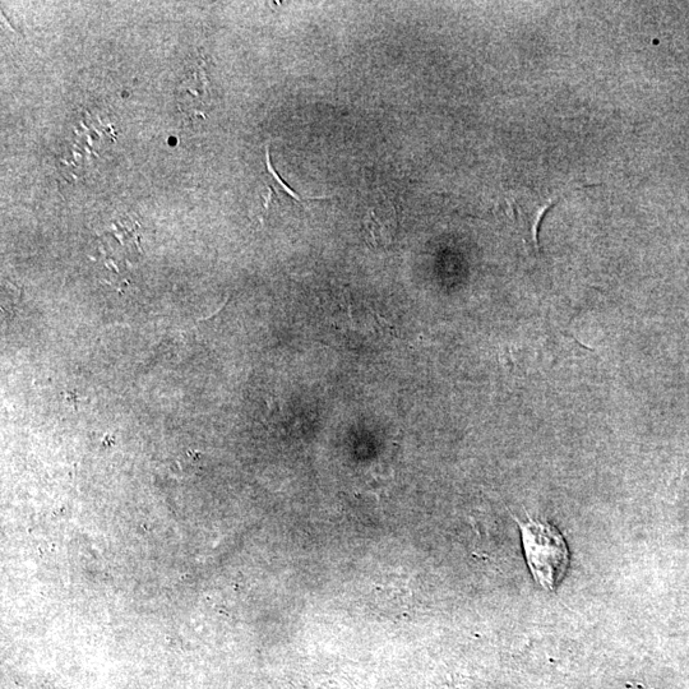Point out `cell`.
<instances>
[{"label": "cell", "instance_id": "obj_6", "mask_svg": "<svg viewBox=\"0 0 689 689\" xmlns=\"http://www.w3.org/2000/svg\"><path fill=\"white\" fill-rule=\"evenodd\" d=\"M345 299H346V307H348V316L351 322V325L355 328V318L353 316V304H351V298L349 291H345Z\"/></svg>", "mask_w": 689, "mask_h": 689}, {"label": "cell", "instance_id": "obj_7", "mask_svg": "<svg viewBox=\"0 0 689 689\" xmlns=\"http://www.w3.org/2000/svg\"><path fill=\"white\" fill-rule=\"evenodd\" d=\"M66 400L68 402H71L72 405H76L78 397H77L76 393H67Z\"/></svg>", "mask_w": 689, "mask_h": 689}, {"label": "cell", "instance_id": "obj_4", "mask_svg": "<svg viewBox=\"0 0 689 689\" xmlns=\"http://www.w3.org/2000/svg\"><path fill=\"white\" fill-rule=\"evenodd\" d=\"M371 311L373 318H376L377 325L381 327V330L385 332L386 335H390L392 337L399 336L397 335V330L393 323L387 321L386 318H383L381 314H379L377 311H374V309H371Z\"/></svg>", "mask_w": 689, "mask_h": 689}, {"label": "cell", "instance_id": "obj_1", "mask_svg": "<svg viewBox=\"0 0 689 689\" xmlns=\"http://www.w3.org/2000/svg\"><path fill=\"white\" fill-rule=\"evenodd\" d=\"M521 529L522 545L531 575L547 591H556L570 564V550L561 531L549 522L527 519L517 520Z\"/></svg>", "mask_w": 689, "mask_h": 689}, {"label": "cell", "instance_id": "obj_2", "mask_svg": "<svg viewBox=\"0 0 689 689\" xmlns=\"http://www.w3.org/2000/svg\"><path fill=\"white\" fill-rule=\"evenodd\" d=\"M210 85L203 68L194 69L192 76L179 86L178 104L187 114L203 115L210 105Z\"/></svg>", "mask_w": 689, "mask_h": 689}, {"label": "cell", "instance_id": "obj_3", "mask_svg": "<svg viewBox=\"0 0 689 689\" xmlns=\"http://www.w3.org/2000/svg\"><path fill=\"white\" fill-rule=\"evenodd\" d=\"M266 157H267V168H268V173L271 175H274V178L277 183L280 184V187L284 188V191L289 194V196L295 198V200L302 202L304 200H317V198H302L299 196V194L295 193L293 189H291L289 186H286V183L284 180H281L279 175H277L276 171L274 170V166L271 164V159H270V150L267 149L266 151Z\"/></svg>", "mask_w": 689, "mask_h": 689}, {"label": "cell", "instance_id": "obj_5", "mask_svg": "<svg viewBox=\"0 0 689 689\" xmlns=\"http://www.w3.org/2000/svg\"><path fill=\"white\" fill-rule=\"evenodd\" d=\"M268 411L270 413H279L281 410L280 402L275 399V397H268L267 399Z\"/></svg>", "mask_w": 689, "mask_h": 689}]
</instances>
